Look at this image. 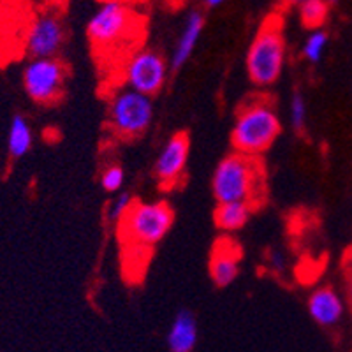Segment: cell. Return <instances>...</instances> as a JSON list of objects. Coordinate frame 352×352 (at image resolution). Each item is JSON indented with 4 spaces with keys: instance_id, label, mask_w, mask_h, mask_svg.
<instances>
[{
    "instance_id": "6da1fadb",
    "label": "cell",
    "mask_w": 352,
    "mask_h": 352,
    "mask_svg": "<svg viewBox=\"0 0 352 352\" xmlns=\"http://www.w3.org/2000/svg\"><path fill=\"white\" fill-rule=\"evenodd\" d=\"M217 203H245L259 206L264 196V166L257 157L234 152L217 164L212 176Z\"/></svg>"
},
{
    "instance_id": "7a4b0ae2",
    "label": "cell",
    "mask_w": 352,
    "mask_h": 352,
    "mask_svg": "<svg viewBox=\"0 0 352 352\" xmlns=\"http://www.w3.org/2000/svg\"><path fill=\"white\" fill-rule=\"evenodd\" d=\"M280 131L282 124L275 106L266 99L250 100L238 111L231 143L236 152L259 157L272 148V144L280 136Z\"/></svg>"
},
{
    "instance_id": "3957f363",
    "label": "cell",
    "mask_w": 352,
    "mask_h": 352,
    "mask_svg": "<svg viewBox=\"0 0 352 352\" xmlns=\"http://www.w3.org/2000/svg\"><path fill=\"white\" fill-rule=\"evenodd\" d=\"M287 58L284 28L278 16L261 25L247 53V74L256 87L268 88L280 80Z\"/></svg>"
},
{
    "instance_id": "277c9868",
    "label": "cell",
    "mask_w": 352,
    "mask_h": 352,
    "mask_svg": "<svg viewBox=\"0 0 352 352\" xmlns=\"http://www.w3.org/2000/svg\"><path fill=\"white\" fill-rule=\"evenodd\" d=\"M175 212L168 201H136L118 228L125 241L136 247H155L171 229Z\"/></svg>"
},
{
    "instance_id": "5b68a950",
    "label": "cell",
    "mask_w": 352,
    "mask_h": 352,
    "mask_svg": "<svg viewBox=\"0 0 352 352\" xmlns=\"http://www.w3.org/2000/svg\"><path fill=\"white\" fill-rule=\"evenodd\" d=\"M155 108L152 97L125 87L115 94L108 106V124L115 136L136 140L148 131Z\"/></svg>"
},
{
    "instance_id": "8992f818",
    "label": "cell",
    "mask_w": 352,
    "mask_h": 352,
    "mask_svg": "<svg viewBox=\"0 0 352 352\" xmlns=\"http://www.w3.org/2000/svg\"><path fill=\"white\" fill-rule=\"evenodd\" d=\"M136 12L124 4H100L87 23L88 41L97 50H113L124 46L136 36Z\"/></svg>"
},
{
    "instance_id": "52a82bcc",
    "label": "cell",
    "mask_w": 352,
    "mask_h": 352,
    "mask_svg": "<svg viewBox=\"0 0 352 352\" xmlns=\"http://www.w3.org/2000/svg\"><path fill=\"white\" fill-rule=\"evenodd\" d=\"M169 71V62L159 52L143 48L132 53L124 64V80L132 90L153 97L164 88Z\"/></svg>"
},
{
    "instance_id": "ba28073f",
    "label": "cell",
    "mask_w": 352,
    "mask_h": 352,
    "mask_svg": "<svg viewBox=\"0 0 352 352\" xmlns=\"http://www.w3.org/2000/svg\"><path fill=\"white\" fill-rule=\"evenodd\" d=\"M21 78L25 92L37 104H53L64 94L65 67L56 56L30 58Z\"/></svg>"
},
{
    "instance_id": "9c48e42d",
    "label": "cell",
    "mask_w": 352,
    "mask_h": 352,
    "mask_svg": "<svg viewBox=\"0 0 352 352\" xmlns=\"http://www.w3.org/2000/svg\"><path fill=\"white\" fill-rule=\"evenodd\" d=\"M64 41L65 28L60 18L53 12H44L28 28L25 50L30 58H53L62 50Z\"/></svg>"
},
{
    "instance_id": "30bf717a",
    "label": "cell",
    "mask_w": 352,
    "mask_h": 352,
    "mask_svg": "<svg viewBox=\"0 0 352 352\" xmlns=\"http://www.w3.org/2000/svg\"><path fill=\"white\" fill-rule=\"evenodd\" d=\"M190 141L185 132H176L160 148L153 164V175L162 188H173L182 176L188 162Z\"/></svg>"
},
{
    "instance_id": "8fae6325",
    "label": "cell",
    "mask_w": 352,
    "mask_h": 352,
    "mask_svg": "<svg viewBox=\"0 0 352 352\" xmlns=\"http://www.w3.org/2000/svg\"><path fill=\"white\" fill-rule=\"evenodd\" d=\"M307 308L316 324L322 328H333L344 317L345 301L336 289L322 285L308 296Z\"/></svg>"
},
{
    "instance_id": "7c38bea8",
    "label": "cell",
    "mask_w": 352,
    "mask_h": 352,
    "mask_svg": "<svg viewBox=\"0 0 352 352\" xmlns=\"http://www.w3.org/2000/svg\"><path fill=\"white\" fill-rule=\"evenodd\" d=\"M240 248L231 240L217 241L210 256V276L217 287H228L238 278L240 273Z\"/></svg>"
},
{
    "instance_id": "4fadbf2b",
    "label": "cell",
    "mask_w": 352,
    "mask_h": 352,
    "mask_svg": "<svg viewBox=\"0 0 352 352\" xmlns=\"http://www.w3.org/2000/svg\"><path fill=\"white\" fill-rule=\"evenodd\" d=\"M204 25H206V20H204V14L199 9H194V11L188 12L187 18H185L184 28H182L180 37L176 41L171 58H169V67H171V71H180L190 60V56L194 55L197 44H199L201 36H203Z\"/></svg>"
},
{
    "instance_id": "5bb4252c",
    "label": "cell",
    "mask_w": 352,
    "mask_h": 352,
    "mask_svg": "<svg viewBox=\"0 0 352 352\" xmlns=\"http://www.w3.org/2000/svg\"><path fill=\"white\" fill-rule=\"evenodd\" d=\"M197 338H199V328H197L196 316L190 310H180L173 319L166 336L169 352H194Z\"/></svg>"
},
{
    "instance_id": "9a60e30c",
    "label": "cell",
    "mask_w": 352,
    "mask_h": 352,
    "mask_svg": "<svg viewBox=\"0 0 352 352\" xmlns=\"http://www.w3.org/2000/svg\"><path fill=\"white\" fill-rule=\"evenodd\" d=\"M250 213H252V206L245 203H217L213 219L220 231L234 232L247 224Z\"/></svg>"
},
{
    "instance_id": "2e32d148",
    "label": "cell",
    "mask_w": 352,
    "mask_h": 352,
    "mask_svg": "<svg viewBox=\"0 0 352 352\" xmlns=\"http://www.w3.org/2000/svg\"><path fill=\"white\" fill-rule=\"evenodd\" d=\"M32 129L28 125L27 118L16 115L11 120L8 131V150L12 159H21L32 148Z\"/></svg>"
},
{
    "instance_id": "e0dca14e",
    "label": "cell",
    "mask_w": 352,
    "mask_h": 352,
    "mask_svg": "<svg viewBox=\"0 0 352 352\" xmlns=\"http://www.w3.org/2000/svg\"><path fill=\"white\" fill-rule=\"evenodd\" d=\"M300 21L308 30H317L322 28L326 18H328L329 6L324 0H307L300 8Z\"/></svg>"
},
{
    "instance_id": "ac0fdd59",
    "label": "cell",
    "mask_w": 352,
    "mask_h": 352,
    "mask_svg": "<svg viewBox=\"0 0 352 352\" xmlns=\"http://www.w3.org/2000/svg\"><path fill=\"white\" fill-rule=\"evenodd\" d=\"M328 32L324 28H317L308 34V37L303 43V56L307 58L310 64H317V62L322 60L324 56L326 48H328Z\"/></svg>"
},
{
    "instance_id": "d6986e66",
    "label": "cell",
    "mask_w": 352,
    "mask_h": 352,
    "mask_svg": "<svg viewBox=\"0 0 352 352\" xmlns=\"http://www.w3.org/2000/svg\"><path fill=\"white\" fill-rule=\"evenodd\" d=\"M289 116H291V124L296 132H303L307 129L308 122V106L307 99L301 92H294L291 97V102H289Z\"/></svg>"
},
{
    "instance_id": "ffe728a7",
    "label": "cell",
    "mask_w": 352,
    "mask_h": 352,
    "mask_svg": "<svg viewBox=\"0 0 352 352\" xmlns=\"http://www.w3.org/2000/svg\"><path fill=\"white\" fill-rule=\"evenodd\" d=\"M125 182V173L120 166H108L100 175V185L106 192H118Z\"/></svg>"
},
{
    "instance_id": "44dd1931",
    "label": "cell",
    "mask_w": 352,
    "mask_h": 352,
    "mask_svg": "<svg viewBox=\"0 0 352 352\" xmlns=\"http://www.w3.org/2000/svg\"><path fill=\"white\" fill-rule=\"evenodd\" d=\"M132 206H134V199H132L131 194L129 192L118 194V196L111 201V204H109V210H108L109 220H113V222H118V224H120L122 220H124V217L127 215L129 210H131Z\"/></svg>"
},
{
    "instance_id": "7402d4cb",
    "label": "cell",
    "mask_w": 352,
    "mask_h": 352,
    "mask_svg": "<svg viewBox=\"0 0 352 352\" xmlns=\"http://www.w3.org/2000/svg\"><path fill=\"white\" fill-rule=\"evenodd\" d=\"M345 285H347V303L352 308V264L349 266V272L345 275Z\"/></svg>"
},
{
    "instance_id": "603a6c76",
    "label": "cell",
    "mask_w": 352,
    "mask_h": 352,
    "mask_svg": "<svg viewBox=\"0 0 352 352\" xmlns=\"http://www.w3.org/2000/svg\"><path fill=\"white\" fill-rule=\"evenodd\" d=\"M100 4H124V6H131V4H138V2H143V0H99Z\"/></svg>"
},
{
    "instance_id": "cb8c5ba5",
    "label": "cell",
    "mask_w": 352,
    "mask_h": 352,
    "mask_svg": "<svg viewBox=\"0 0 352 352\" xmlns=\"http://www.w3.org/2000/svg\"><path fill=\"white\" fill-rule=\"evenodd\" d=\"M272 263H273V266H275V268H278V270H282V266H284V263H282L280 254H273Z\"/></svg>"
},
{
    "instance_id": "d4e9b609",
    "label": "cell",
    "mask_w": 352,
    "mask_h": 352,
    "mask_svg": "<svg viewBox=\"0 0 352 352\" xmlns=\"http://www.w3.org/2000/svg\"><path fill=\"white\" fill-rule=\"evenodd\" d=\"M228 0H204V4L208 6V8H219V6L226 4Z\"/></svg>"
},
{
    "instance_id": "484cf974",
    "label": "cell",
    "mask_w": 352,
    "mask_h": 352,
    "mask_svg": "<svg viewBox=\"0 0 352 352\" xmlns=\"http://www.w3.org/2000/svg\"><path fill=\"white\" fill-rule=\"evenodd\" d=\"M285 6H294V8H300L301 4H305L307 0H282Z\"/></svg>"
},
{
    "instance_id": "4316f807",
    "label": "cell",
    "mask_w": 352,
    "mask_h": 352,
    "mask_svg": "<svg viewBox=\"0 0 352 352\" xmlns=\"http://www.w3.org/2000/svg\"><path fill=\"white\" fill-rule=\"evenodd\" d=\"M324 2H326V4H328V6H335L336 2H338V0H324Z\"/></svg>"
}]
</instances>
